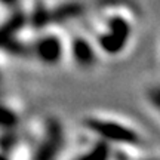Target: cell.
Listing matches in <instances>:
<instances>
[{
    "instance_id": "6da1fadb",
    "label": "cell",
    "mask_w": 160,
    "mask_h": 160,
    "mask_svg": "<svg viewBox=\"0 0 160 160\" xmlns=\"http://www.w3.org/2000/svg\"><path fill=\"white\" fill-rule=\"evenodd\" d=\"M86 126L105 141H111L116 144H138L139 141L137 132L132 131L128 126L120 125L117 122L89 119L86 122Z\"/></svg>"
},
{
    "instance_id": "7a4b0ae2",
    "label": "cell",
    "mask_w": 160,
    "mask_h": 160,
    "mask_svg": "<svg viewBox=\"0 0 160 160\" xmlns=\"http://www.w3.org/2000/svg\"><path fill=\"white\" fill-rule=\"evenodd\" d=\"M107 27H108L107 33H104L99 37V45L104 52L114 55L125 48L126 42L129 39V34H131V27H129L128 21L122 17L110 18Z\"/></svg>"
},
{
    "instance_id": "3957f363",
    "label": "cell",
    "mask_w": 160,
    "mask_h": 160,
    "mask_svg": "<svg viewBox=\"0 0 160 160\" xmlns=\"http://www.w3.org/2000/svg\"><path fill=\"white\" fill-rule=\"evenodd\" d=\"M33 49L37 58L45 64H57L62 55V45L55 36H46L37 40Z\"/></svg>"
},
{
    "instance_id": "277c9868",
    "label": "cell",
    "mask_w": 160,
    "mask_h": 160,
    "mask_svg": "<svg viewBox=\"0 0 160 160\" xmlns=\"http://www.w3.org/2000/svg\"><path fill=\"white\" fill-rule=\"evenodd\" d=\"M61 141V128L57 122H52L48 129V138L36 154V160H52L57 153L58 145Z\"/></svg>"
},
{
    "instance_id": "5b68a950",
    "label": "cell",
    "mask_w": 160,
    "mask_h": 160,
    "mask_svg": "<svg viewBox=\"0 0 160 160\" xmlns=\"http://www.w3.org/2000/svg\"><path fill=\"white\" fill-rule=\"evenodd\" d=\"M71 52L74 57L76 62L80 64L82 67H91L95 62V52L92 49V46L89 42H86L82 37L73 40L71 43Z\"/></svg>"
},
{
    "instance_id": "8992f818",
    "label": "cell",
    "mask_w": 160,
    "mask_h": 160,
    "mask_svg": "<svg viewBox=\"0 0 160 160\" xmlns=\"http://www.w3.org/2000/svg\"><path fill=\"white\" fill-rule=\"evenodd\" d=\"M25 22H27V18H25V15H24L22 12L13 13V15L0 27V45L5 43L6 40L12 39V37L25 25Z\"/></svg>"
},
{
    "instance_id": "52a82bcc",
    "label": "cell",
    "mask_w": 160,
    "mask_h": 160,
    "mask_svg": "<svg viewBox=\"0 0 160 160\" xmlns=\"http://www.w3.org/2000/svg\"><path fill=\"white\" fill-rule=\"evenodd\" d=\"M82 13H83V6L80 3L70 2V3H64V5L58 6L55 11L51 12V21H53V22H64V21L73 19L76 17H80Z\"/></svg>"
},
{
    "instance_id": "ba28073f",
    "label": "cell",
    "mask_w": 160,
    "mask_h": 160,
    "mask_svg": "<svg viewBox=\"0 0 160 160\" xmlns=\"http://www.w3.org/2000/svg\"><path fill=\"white\" fill-rule=\"evenodd\" d=\"M31 25L34 27L36 30H42L45 28L48 24L51 22V12L46 9L43 5H37L33 11V15H31Z\"/></svg>"
},
{
    "instance_id": "9c48e42d",
    "label": "cell",
    "mask_w": 160,
    "mask_h": 160,
    "mask_svg": "<svg viewBox=\"0 0 160 160\" xmlns=\"http://www.w3.org/2000/svg\"><path fill=\"white\" fill-rule=\"evenodd\" d=\"M0 48H2L3 51L12 53V55H19V57L27 55V52H28L27 46L24 45V43H21V42L15 40L13 37H12V39H9V40H6L5 43H2V45H0Z\"/></svg>"
},
{
    "instance_id": "30bf717a",
    "label": "cell",
    "mask_w": 160,
    "mask_h": 160,
    "mask_svg": "<svg viewBox=\"0 0 160 160\" xmlns=\"http://www.w3.org/2000/svg\"><path fill=\"white\" fill-rule=\"evenodd\" d=\"M17 122H18V119L12 110L0 105V126H2V128H11V126H13Z\"/></svg>"
},
{
    "instance_id": "8fae6325",
    "label": "cell",
    "mask_w": 160,
    "mask_h": 160,
    "mask_svg": "<svg viewBox=\"0 0 160 160\" xmlns=\"http://www.w3.org/2000/svg\"><path fill=\"white\" fill-rule=\"evenodd\" d=\"M17 2L18 0H0V3H3V5H6V6H13Z\"/></svg>"
},
{
    "instance_id": "7c38bea8",
    "label": "cell",
    "mask_w": 160,
    "mask_h": 160,
    "mask_svg": "<svg viewBox=\"0 0 160 160\" xmlns=\"http://www.w3.org/2000/svg\"><path fill=\"white\" fill-rule=\"evenodd\" d=\"M0 160H6V159H5V157H2V156H0Z\"/></svg>"
}]
</instances>
